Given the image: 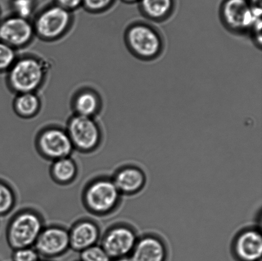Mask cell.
Masks as SVG:
<instances>
[{"mask_svg": "<svg viewBox=\"0 0 262 261\" xmlns=\"http://www.w3.org/2000/svg\"><path fill=\"white\" fill-rule=\"evenodd\" d=\"M223 24L237 34L250 32L256 19L248 0H225L221 10Z\"/></svg>", "mask_w": 262, "mask_h": 261, "instance_id": "30bf717a", "label": "cell"}, {"mask_svg": "<svg viewBox=\"0 0 262 261\" xmlns=\"http://www.w3.org/2000/svg\"><path fill=\"white\" fill-rule=\"evenodd\" d=\"M112 178L122 195L138 193L145 186L146 180L143 171L135 165L123 166L115 173Z\"/></svg>", "mask_w": 262, "mask_h": 261, "instance_id": "5bb4252c", "label": "cell"}, {"mask_svg": "<svg viewBox=\"0 0 262 261\" xmlns=\"http://www.w3.org/2000/svg\"><path fill=\"white\" fill-rule=\"evenodd\" d=\"M167 249L165 244L154 235L138 240L130 255V261H166Z\"/></svg>", "mask_w": 262, "mask_h": 261, "instance_id": "9a60e30c", "label": "cell"}, {"mask_svg": "<svg viewBox=\"0 0 262 261\" xmlns=\"http://www.w3.org/2000/svg\"><path fill=\"white\" fill-rule=\"evenodd\" d=\"M113 0H83V4L87 9L92 11H100L106 9Z\"/></svg>", "mask_w": 262, "mask_h": 261, "instance_id": "d4e9b609", "label": "cell"}, {"mask_svg": "<svg viewBox=\"0 0 262 261\" xmlns=\"http://www.w3.org/2000/svg\"><path fill=\"white\" fill-rule=\"evenodd\" d=\"M16 60L15 49L0 41V73L8 72Z\"/></svg>", "mask_w": 262, "mask_h": 261, "instance_id": "44dd1931", "label": "cell"}, {"mask_svg": "<svg viewBox=\"0 0 262 261\" xmlns=\"http://www.w3.org/2000/svg\"><path fill=\"white\" fill-rule=\"evenodd\" d=\"M66 131L74 150L81 153H93L101 144V130L93 117L76 114L69 120Z\"/></svg>", "mask_w": 262, "mask_h": 261, "instance_id": "5b68a950", "label": "cell"}, {"mask_svg": "<svg viewBox=\"0 0 262 261\" xmlns=\"http://www.w3.org/2000/svg\"><path fill=\"white\" fill-rule=\"evenodd\" d=\"M141 12L148 19L163 21L170 16L174 0H139Z\"/></svg>", "mask_w": 262, "mask_h": 261, "instance_id": "e0dca14e", "label": "cell"}, {"mask_svg": "<svg viewBox=\"0 0 262 261\" xmlns=\"http://www.w3.org/2000/svg\"><path fill=\"white\" fill-rule=\"evenodd\" d=\"M75 261H81V260H75Z\"/></svg>", "mask_w": 262, "mask_h": 261, "instance_id": "f546056e", "label": "cell"}, {"mask_svg": "<svg viewBox=\"0 0 262 261\" xmlns=\"http://www.w3.org/2000/svg\"><path fill=\"white\" fill-rule=\"evenodd\" d=\"M45 227V219L39 211L32 208L20 209L8 222L7 244L12 250L34 247Z\"/></svg>", "mask_w": 262, "mask_h": 261, "instance_id": "7a4b0ae2", "label": "cell"}, {"mask_svg": "<svg viewBox=\"0 0 262 261\" xmlns=\"http://www.w3.org/2000/svg\"><path fill=\"white\" fill-rule=\"evenodd\" d=\"M124 1L127 3H134L139 1V0H124Z\"/></svg>", "mask_w": 262, "mask_h": 261, "instance_id": "83f0119b", "label": "cell"}, {"mask_svg": "<svg viewBox=\"0 0 262 261\" xmlns=\"http://www.w3.org/2000/svg\"><path fill=\"white\" fill-rule=\"evenodd\" d=\"M40 261H49V260H41Z\"/></svg>", "mask_w": 262, "mask_h": 261, "instance_id": "f1b7e54d", "label": "cell"}, {"mask_svg": "<svg viewBox=\"0 0 262 261\" xmlns=\"http://www.w3.org/2000/svg\"><path fill=\"white\" fill-rule=\"evenodd\" d=\"M112 261H130L129 257L119 258V259L112 260Z\"/></svg>", "mask_w": 262, "mask_h": 261, "instance_id": "4316f807", "label": "cell"}, {"mask_svg": "<svg viewBox=\"0 0 262 261\" xmlns=\"http://www.w3.org/2000/svg\"><path fill=\"white\" fill-rule=\"evenodd\" d=\"M68 229L70 249L75 252L83 251L99 244L101 240V228L96 221L91 219H79Z\"/></svg>", "mask_w": 262, "mask_h": 261, "instance_id": "7c38bea8", "label": "cell"}, {"mask_svg": "<svg viewBox=\"0 0 262 261\" xmlns=\"http://www.w3.org/2000/svg\"><path fill=\"white\" fill-rule=\"evenodd\" d=\"M14 108L19 116L30 118L39 111L40 101L35 92L19 93L14 100Z\"/></svg>", "mask_w": 262, "mask_h": 261, "instance_id": "ac0fdd59", "label": "cell"}, {"mask_svg": "<svg viewBox=\"0 0 262 261\" xmlns=\"http://www.w3.org/2000/svg\"><path fill=\"white\" fill-rule=\"evenodd\" d=\"M71 23L70 12L56 5L38 15L33 28L35 33L45 40H55L68 32Z\"/></svg>", "mask_w": 262, "mask_h": 261, "instance_id": "ba28073f", "label": "cell"}, {"mask_svg": "<svg viewBox=\"0 0 262 261\" xmlns=\"http://www.w3.org/2000/svg\"><path fill=\"white\" fill-rule=\"evenodd\" d=\"M135 230L128 225L114 224L101 235L99 244L111 260L129 257L138 241Z\"/></svg>", "mask_w": 262, "mask_h": 261, "instance_id": "52a82bcc", "label": "cell"}, {"mask_svg": "<svg viewBox=\"0 0 262 261\" xmlns=\"http://www.w3.org/2000/svg\"><path fill=\"white\" fill-rule=\"evenodd\" d=\"M12 261H40L41 257L34 247L12 250Z\"/></svg>", "mask_w": 262, "mask_h": 261, "instance_id": "603a6c76", "label": "cell"}, {"mask_svg": "<svg viewBox=\"0 0 262 261\" xmlns=\"http://www.w3.org/2000/svg\"><path fill=\"white\" fill-rule=\"evenodd\" d=\"M125 42L130 52L141 60H155L164 49L160 33L152 26L144 22L130 26L125 33Z\"/></svg>", "mask_w": 262, "mask_h": 261, "instance_id": "277c9868", "label": "cell"}, {"mask_svg": "<svg viewBox=\"0 0 262 261\" xmlns=\"http://www.w3.org/2000/svg\"><path fill=\"white\" fill-rule=\"evenodd\" d=\"M35 34L33 25L24 18L15 15L0 22V41L15 50L28 44Z\"/></svg>", "mask_w": 262, "mask_h": 261, "instance_id": "8fae6325", "label": "cell"}, {"mask_svg": "<svg viewBox=\"0 0 262 261\" xmlns=\"http://www.w3.org/2000/svg\"><path fill=\"white\" fill-rule=\"evenodd\" d=\"M35 148L41 157L50 162L71 157L74 149L66 130L48 127L38 133Z\"/></svg>", "mask_w": 262, "mask_h": 261, "instance_id": "8992f818", "label": "cell"}, {"mask_svg": "<svg viewBox=\"0 0 262 261\" xmlns=\"http://www.w3.org/2000/svg\"><path fill=\"white\" fill-rule=\"evenodd\" d=\"M16 203L17 195L14 188L6 181L0 179V217L11 213Z\"/></svg>", "mask_w": 262, "mask_h": 261, "instance_id": "ffe728a7", "label": "cell"}, {"mask_svg": "<svg viewBox=\"0 0 262 261\" xmlns=\"http://www.w3.org/2000/svg\"><path fill=\"white\" fill-rule=\"evenodd\" d=\"M58 6L63 8L68 11L76 9L83 4V0H57Z\"/></svg>", "mask_w": 262, "mask_h": 261, "instance_id": "484cf974", "label": "cell"}, {"mask_svg": "<svg viewBox=\"0 0 262 261\" xmlns=\"http://www.w3.org/2000/svg\"><path fill=\"white\" fill-rule=\"evenodd\" d=\"M34 248L45 259L61 256L70 249L69 229L57 224L43 227L34 245Z\"/></svg>", "mask_w": 262, "mask_h": 261, "instance_id": "9c48e42d", "label": "cell"}, {"mask_svg": "<svg viewBox=\"0 0 262 261\" xmlns=\"http://www.w3.org/2000/svg\"><path fill=\"white\" fill-rule=\"evenodd\" d=\"M79 174L78 165L71 157L60 158L51 162L50 175L54 182L61 186L71 185Z\"/></svg>", "mask_w": 262, "mask_h": 261, "instance_id": "2e32d148", "label": "cell"}, {"mask_svg": "<svg viewBox=\"0 0 262 261\" xmlns=\"http://www.w3.org/2000/svg\"><path fill=\"white\" fill-rule=\"evenodd\" d=\"M48 67L41 59L31 56L17 59L8 70V84L17 94L35 92L45 81Z\"/></svg>", "mask_w": 262, "mask_h": 261, "instance_id": "3957f363", "label": "cell"}, {"mask_svg": "<svg viewBox=\"0 0 262 261\" xmlns=\"http://www.w3.org/2000/svg\"><path fill=\"white\" fill-rule=\"evenodd\" d=\"M100 104L101 102L96 93L83 91L78 93L74 100V107L77 115L92 117L98 112Z\"/></svg>", "mask_w": 262, "mask_h": 261, "instance_id": "d6986e66", "label": "cell"}, {"mask_svg": "<svg viewBox=\"0 0 262 261\" xmlns=\"http://www.w3.org/2000/svg\"><path fill=\"white\" fill-rule=\"evenodd\" d=\"M233 252L241 261H260L262 236L260 231L249 229L241 232L233 243Z\"/></svg>", "mask_w": 262, "mask_h": 261, "instance_id": "4fadbf2b", "label": "cell"}, {"mask_svg": "<svg viewBox=\"0 0 262 261\" xmlns=\"http://www.w3.org/2000/svg\"><path fill=\"white\" fill-rule=\"evenodd\" d=\"M81 261H112L108 255L99 244L87 248L79 252Z\"/></svg>", "mask_w": 262, "mask_h": 261, "instance_id": "7402d4cb", "label": "cell"}, {"mask_svg": "<svg viewBox=\"0 0 262 261\" xmlns=\"http://www.w3.org/2000/svg\"><path fill=\"white\" fill-rule=\"evenodd\" d=\"M122 194L111 177L97 176L84 186L82 203L90 213L97 217L108 216L119 207Z\"/></svg>", "mask_w": 262, "mask_h": 261, "instance_id": "6da1fadb", "label": "cell"}, {"mask_svg": "<svg viewBox=\"0 0 262 261\" xmlns=\"http://www.w3.org/2000/svg\"><path fill=\"white\" fill-rule=\"evenodd\" d=\"M13 8L16 16L28 19L33 12V0H14Z\"/></svg>", "mask_w": 262, "mask_h": 261, "instance_id": "cb8c5ba5", "label": "cell"}]
</instances>
